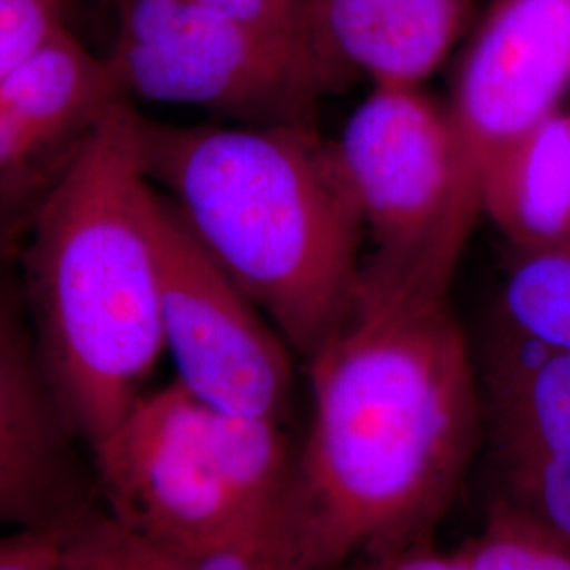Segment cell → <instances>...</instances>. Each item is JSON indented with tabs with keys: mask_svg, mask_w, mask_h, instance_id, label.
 Instances as JSON below:
<instances>
[{
	"mask_svg": "<svg viewBox=\"0 0 570 570\" xmlns=\"http://www.w3.org/2000/svg\"><path fill=\"white\" fill-rule=\"evenodd\" d=\"M296 461L308 570L431 539L484 440L480 372L450 292L357 282L306 360Z\"/></svg>",
	"mask_w": 570,
	"mask_h": 570,
	"instance_id": "6da1fadb",
	"label": "cell"
},
{
	"mask_svg": "<svg viewBox=\"0 0 570 570\" xmlns=\"http://www.w3.org/2000/svg\"><path fill=\"white\" fill-rule=\"evenodd\" d=\"M155 199L136 110L121 100L47 184L21 242V294L42 367L89 452L142 397L165 351Z\"/></svg>",
	"mask_w": 570,
	"mask_h": 570,
	"instance_id": "7a4b0ae2",
	"label": "cell"
},
{
	"mask_svg": "<svg viewBox=\"0 0 570 570\" xmlns=\"http://www.w3.org/2000/svg\"><path fill=\"white\" fill-rule=\"evenodd\" d=\"M136 146L148 183L306 362L364 265L334 144L306 122L169 125L136 112Z\"/></svg>",
	"mask_w": 570,
	"mask_h": 570,
	"instance_id": "3957f363",
	"label": "cell"
},
{
	"mask_svg": "<svg viewBox=\"0 0 570 570\" xmlns=\"http://www.w3.org/2000/svg\"><path fill=\"white\" fill-rule=\"evenodd\" d=\"M89 456L104 511L193 560L245 527L296 463L279 421L223 412L180 381L144 393Z\"/></svg>",
	"mask_w": 570,
	"mask_h": 570,
	"instance_id": "277c9868",
	"label": "cell"
},
{
	"mask_svg": "<svg viewBox=\"0 0 570 570\" xmlns=\"http://www.w3.org/2000/svg\"><path fill=\"white\" fill-rule=\"evenodd\" d=\"M332 144L372 244L360 277L450 292L480 204L449 104L374 87Z\"/></svg>",
	"mask_w": 570,
	"mask_h": 570,
	"instance_id": "5b68a950",
	"label": "cell"
},
{
	"mask_svg": "<svg viewBox=\"0 0 570 570\" xmlns=\"http://www.w3.org/2000/svg\"><path fill=\"white\" fill-rule=\"evenodd\" d=\"M108 63L122 100L197 106L239 125L306 122L348 72L320 42L258 32L195 0H122Z\"/></svg>",
	"mask_w": 570,
	"mask_h": 570,
	"instance_id": "8992f818",
	"label": "cell"
},
{
	"mask_svg": "<svg viewBox=\"0 0 570 570\" xmlns=\"http://www.w3.org/2000/svg\"><path fill=\"white\" fill-rule=\"evenodd\" d=\"M155 244L165 348L178 381L228 414L282 421L294 381L292 348L159 190Z\"/></svg>",
	"mask_w": 570,
	"mask_h": 570,
	"instance_id": "52a82bcc",
	"label": "cell"
},
{
	"mask_svg": "<svg viewBox=\"0 0 570 570\" xmlns=\"http://www.w3.org/2000/svg\"><path fill=\"white\" fill-rule=\"evenodd\" d=\"M480 385L494 497L570 546V351L499 315Z\"/></svg>",
	"mask_w": 570,
	"mask_h": 570,
	"instance_id": "ba28073f",
	"label": "cell"
},
{
	"mask_svg": "<svg viewBox=\"0 0 570 570\" xmlns=\"http://www.w3.org/2000/svg\"><path fill=\"white\" fill-rule=\"evenodd\" d=\"M16 263L0 266V527L35 529L94 508L98 489L45 374Z\"/></svg>",
	"mask_w": 570,
	"mask_h": 570,
	"instance_id": "9c48e42d",
	"label": "cell"
},
{
	"mask_svg": "<svg viewBox=\"0 0 570 570\" xmlns=\"http://www.w3.org/2000/svg\"><path fill=\"white\" fill-rule=\"evenodd\" d=\"M570 87V0H494L454 75L450 115L471 183L492 153L562 108Z\"/></svg>",
	"mask_w": 570,
	"mask_h": 570,
	"instance_id": "30bf717a",
	"label": "cell"
},
{
	"mask_svg": "<svg viewBox=\"0 0 570 570\" xmlns=\"http://www.w3.org/2000/svg\"><path fill=\"white\" fill-rule=\"evenodd\" d=\"M330 53L374 87H421L463 35L471 0H313Z\"/></svg>",
	"mask_w": 570,
	"mask_h": 570,
	"instance_id": "8fae6325",
	"label": "cell"
},
{
	"mask_svg": "<svg viewBox=\"0 0 570 570\" xmlns=\"http://www.w3.org/2000/svg\"><path fill=\"white\" fill-rule=\"evenodd\" d=\"M478 204L513 252L570 239V110H553L490 155Z\"/></svg>",
	"mask_w": 570,
	"mask_h": 570,
	"instance_id": "7c38bea8",
	"label": "cell"
},
{
	"mask_svg": "<svg viewBox=\"0 0 570 570\" xmlns=\"http://www.w3.org/2000/svg\"><path fill=\"white\" fill-rule=\"evenodd\" d=\"M499 315L532 338L570 351V239L513 252Z\"/></svg>",
	"mask_w": 570,
	"mask_h": 570,
	"instance_id": "4fadbf2b",
	"label": "cell"
},
{
	"mask_svg": "<svg viewBox=\"0 0 570 570\" xmlns=\"http://www.w3.org/2000/svg\"><path fill=\"white\" fill-rule=\"evenodd\" d=\"M195 570H308L296 463L265 508L225 543L197 558Z\"/></svg>",
	"mask_w": 570,
	"mask_h": 570,
	"instance_id": "5bb4252c",
	"label": "cell"
},
{
	"mask_svg": "<svg viewBox=\"0 0 570 570\" xmlns=\"http://www.w3.org/2000/svg\"><path fill=\"white\" fill-rule=\"evenodd\" d=\"M468 570H570V546L492 497L482 530L456 551Z\"/></svg>",
	"mask_w": 570,
	"mask_h": 570,
	"instance_id": "9a60e30c",
	"label": "cell"
},
{
	"mask_svg": "<svg viewBox=\"0 0 570 570\" xmlns=\"http://www.w3.org/2000/svg\"><path fill=\"white\" fill-rule=\"evenodd\" d=\"M68 0H0V77L66 26Z\"/></svg>",
	"mask_w": 570,
	"mask_h": 570,
	"instance_id": "2e32d148",
	"label": "cell"
},
{
	"mask_svg": "<svg viewBox=\"0 0 570 570\" xmlns=\"http://www.w3.org/2000/svg\"><path fill=\"white\" fill-rule=\"evenodd\" d=\"M79 515L58 524L16 529V532L0 537V570L63 569L68 532Z\"/></svg>",
	"mask_w": 570,
	"mask_h": 570,
	"instance_id": "e0dca14e",
	"label": "cell"
},
{
	"mask_svg": "<svg viewBox=\"0 0 570 570\" xmlns=\"http://www.w3.org/2000/svg\"><path fill=\"white\" fill-rule=\"evenodd\" d=\"M112 570H195V560L122 529L108 513L104 520Z\"/></svg>",
	"mask_w": 570,
	"mask_h": 570,
	"instance_id": "ac0fdd59",
	"label": "cell"
},
{
	"mask_svg": "<svg viewBox=\"0 0 570 570\" xmlns=\"http://www.w3.org/2000/svg\"><path fill=\"white\" fill-rule=\"evenodd\" d=\"M338 570H468L459 553H442L433 541H416L395 550L372 551L348 560Z\"/></svg>",
	"mask_w": 570,
	"mask_h": 570,
	"instance_id": "d6986e66",
	"label": "cell"
},
{
	"mask_svg": "<svg viewBox=\"0 0 570 570\" xmlns=\"http://www.w3.org/2000/svg\"><path fill=\"white\" fill-rule=\"evenodd\" d=\"M106 511L104 508H89L72 522L61 570H112L110 556L106 548L104 530Z\"/></svg>",
	"mask_w": 570,
	"mask_h": 570,
	"instance_id": "ffe728a7",
	"label": "cell"
},
{
	"mask_svg": "<svg viewBox=\"0 0 570 570\" xmlns=\"http://www.w3.org/2000/svg\"><path fill=\"white\" fill-rule=\"evenodd\" d=\"M39 197H0V266L20 256L21 242Z\"/></svg>",
	"mask_w": 570,
	"mask_h": 570,
	"instance_id": "44dd1931",
	"label": "cell"
}]
</instances>
